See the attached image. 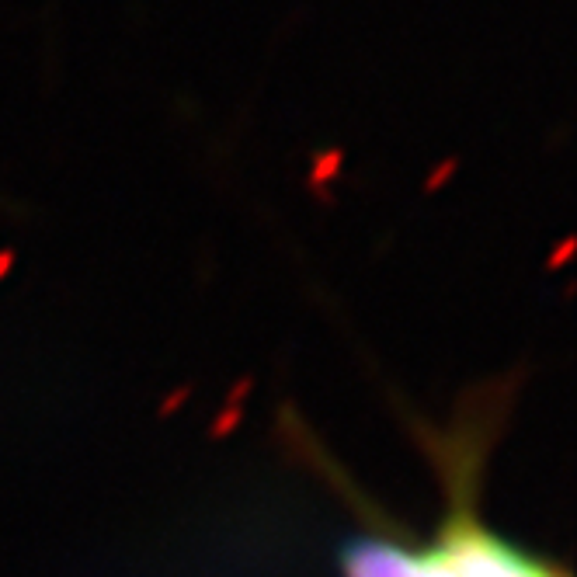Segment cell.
Returning a JSON list of instances; mask_svg holds the SVG:
<instances>
[{
    "mask_svg": "<svg viewBox=\"0 0 577 577\" xmlns=\"http://www.w3.org/2000/svg\"><path fill=\"white\" fill-rule=\"evenodd\" d=\"M421 577H567L529 550L480 525L470 508H459L438 539L421 550Z\"/></svg>",
    "mask_w": 577,
    "mask_h": 577,
    "instance_id": "cell-1",
    "label": "cell"
}]
</instances>
